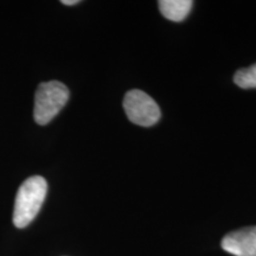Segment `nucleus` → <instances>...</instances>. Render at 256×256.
I'll use <instances>...</instances> for the list:
<instances>
[{
	"mask_svg": "<svg viewBox=\"0 0 256 256\" xmlns=\"http://www.w3.org/2000/svg\"><path fill=\"white\" fill-rule=\"evenodd\" d=\"M69 100V89L58 81L43 82L34 95V121L38 124H49L62 110Z\"/></svg>",
	"mask_w": 256,
	"mask_h": 256,
	"instance_id": "nucleus-2",
	"label": "nucleus"
},
{
	"mask_svg": "<svg viewBox=\"0 0 256 256\" xmlns=\"http://www.w3.org/2000/svg\"><path fill=\"white\" fill-rule=\"evenodd\" d=\"M78 2V0H62V4L64 5H76Z\"/></svg>",
	"mask_w": 256,
	"mask_h": 256,
	"instance_id": "nucleus-7",
	"label": "nucleus"
},
{
	"mask_svg": "<svg viewBox=\"0 0 256 256\" xmlns=\"http://www.w3.org/2000/svg\"><path fill=\"white\" fill-rule=\"evenodd\" d=\"M46 192L48 183L40 176H32L19 186L14 210V224L17 228H25L34 220L43 206Z\"/></svg>",
	"mask_w": 256,
	"mask_h": 256,
	"instance_id": "nucleus-1",
	"label": "nucleus"
},
{
	"mask_svg": "<svg viewBox=\"0 0 256 256\" xmlns=\"http://www.w3.org/2000/svg\"><path fill=\"white\" fill-rule=\"evenodd\" d=\"M234 82L242 89H256V63L249 68L238 70Z\"/></svg>",
	"mask_w": 256,
	"mask_h": 256,
	"instance_id": "nucleus-6",
	"label": "nucleus"
},
{
	"mask_svg": "<svg viewBox=\"0 0 256 256\" xmlns=\"http://www.w3.org/2000/svg\"><path fill=\"white\" fill-rule=\"evenodd\" d=\"M194 2L191 0H162L159 10L166 19L172 22H182L190 14Z\"/></svg>",
	"mask_w": 256,
	"mask_h": 256,
	"instance_id": "nucleus-5",
	"label": "nucleus"
},
{
	"mask_svg": "<svg viewBox=\"0 0 256 256\" xmlns=\"http://www.w3.org/2000/svg\"><path fill=\"white\" fill-rule=\"evenodd\" d=\"M124 110L128 119L142 127H151L160 119V108L150 95L139 89H133L124 95Z\"/></svg>",
	"mask_w": 256,
	"mask_h": 256,
	"instance_id": "nucleus-3",
	"label": "nucleus"
},
{
	"mask_svg": "<svg viewBox=\"0 0 256 256\" xmlns=\"http://www.w3.org/2000/svg\"><path fill=\"white\" fill-rule=\"evenodd\" d=\"M222 248L235 256H256V226L229 232L222 240Z\"/></svg>",
	"mask_w": 256,
	"mask_h": 256,
	"instance_id": "nucleus-4",
	"label": "nucleus"
}]
</instances>
